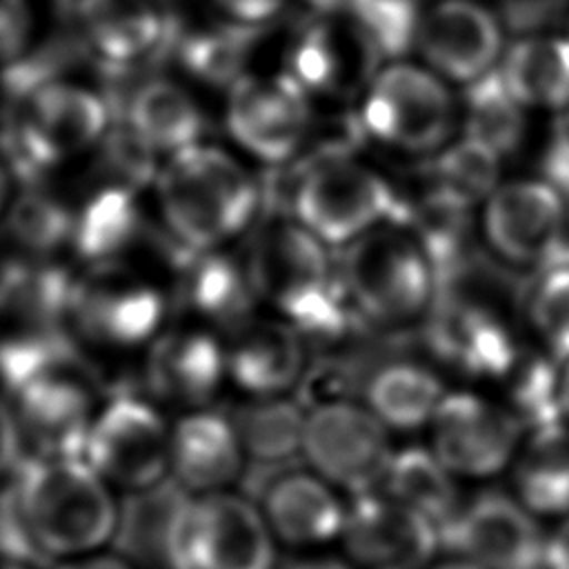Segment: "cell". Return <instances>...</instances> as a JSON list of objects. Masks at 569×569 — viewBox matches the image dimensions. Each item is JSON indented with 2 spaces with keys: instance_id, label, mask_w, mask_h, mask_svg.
Wrapping results in <instances>:
<instances>
[{
  "instance_id": "6da1fadb",
  "label": "cell",
  "mask_w": 569,
  "mask_h": 569,
  "mask_svg": "<svg viewBox=\"0 0 569 569\" xmlns=\"http://www.w3.org/2000/svg\"><path fill=\"white\" fill-rule=\"evenodd\" d=\"M520 289L509 276L476 253H467L436 276L427 336L431 349L449 365L496 378L518 365L511 316Z\"/></svg>"
},
{
  "instance_id": "7a4b0ae2",
  "label": "cell",
  "mask_w": 569,
  "mask_h": 569,
  "mask_svg": "<svg viewBox=\"0 0 569 569\" xmlns=\"http://www.w3.org/2000/svg\"><path fill=\"white\" fill-rule=\"evenodd\" d=\"M24 525L49 558H80L113 540L118 505L84 458L29 456L13 471Z\"/></svg>"
},
{
  "instance_id": "3957f363",
  "label": "cell",
  "mask_w": 569,
  "mask_h": 569,
  "mask_svg": "<svg viewBox=\"0 0 569 569\" xmlns=\"http://www.w3.org/2000/svg\"><path fill=\"white\" fill-rule=\"evenodd\" d=\"M156 191L167 229L187 251L220 249L251 222L260 198L231 153L202 142L167 158Z\"/></svg>"
},
{
  "instance_id": "277c9868",
  "label": "cell",
  "mask_w": 569,
  "mask_h": 569,
  "mask_svg": "<svg viewBox=\"0 0 569 569\" xmlns=\"http://www.w3.org/2000/svg\"><path fill=\"white\" fill-rule=\"evenodd\" d=\"M258 296H264L300 331L338 333L345 325V289L327 244L296 220L262 229L247 262Z\"/></svg>"
},
{
  "instance_id": "5b68a950",
  "label": "cell",
  "mask_w": 569,
  "mask_h": 569,
  "mask_svg": "<svg viewBox=\"0 0 569 569\" xmlns=\"http://www.w3.org/2000/svg\"><path fill=\"white\" fill-rule=\"evenodd\" d=\"M293 220L327 247H347L369 231L405 222L409 207L371 167L345 153L316 158L291 196Z\"/></svg>"
},
{
  "instance_id": "8992f818",
  "label": "cell",
  "mask_w": 569,
  "mask_h": 569,
  "mask_svg": "<svg viewBox=\"0 0 569 569\" xmlns=\"http://www.w3.org/2000/svg\"><path fill=\"white\" fill-rule=\"evenodd\" d=\"M338 273L345 296L382 325L418 318L436 296V269L413 231H405L400 222L347 244Z\"/></svg>"
},
{
  "instance_id": "52a82bcc",
  "label": "cell",
  "mask_w": 569,
  "mask_h": 569,
  "mask_svg": "<svg viewBox=\"0 0 569 569\" xmlns=\"http://www.w3.org/2000/svg\"><path fill=\"white\" fill-rule=\"evenodd\" d=\"M276 536L249 498L213 491L191 496L180 509L167 569H273Z\"/></svg>"
},
{
  "instance_id": "ba28073f",
  "label": "cell",
  "mask_w": 569,
  "mask_h": 569,
  "mask_svg": "<svg viewBox=\"0 0 569 569\" xmlns=\"http://www.w3.org/2000/svg\"><path fill=\"white\" fill-rule=\"evenodd\" d=\"M456 116L458 107L445 78L425 64L396 62L369 80L360 122L391 149L433 153L449 144Z\"/></svg>"
},
{
  "instance_id": "9c48e42d",
  "label": "cell",
  "mask_w": 569,
  "mask_h": 569,
  "mask_svg": "<svg viewBox=\"0 0 569 569\" xmlns=\"http://www.w3.org/2000/svg\"><path fill=\"white\" fill-rule=\"evenodd\" d=\"M20 100L22 111L7 131V156L27 178L82 153L109 124L107 100L80 84L51 80Z\"/></svg>"
},
{
  "instance_id": "30bf717a",
  "label": "cell",
  "mask_w": 569,
  "mask_h": 569,
  "mask_svg": "<svg viewBox=\"0 0 569 569\" xmlns=\"http://www.w3.org/2000/svg\"><path fill=\"white\" fill-rule=\"evenodd\" d=\"M302 458L331 487L376 491L393 458L387 425L365 405L327 400L307 411Z\"/></svg>"
},
{
  "instance_id": "8fae6325",
  "label": "cell",
  "mask_w": 569,
  "mask_h": 569,
  "mask_svg": "<svg viewBox=\"0 0 569 569\" xmlns=\"http://www.w3.org/2000/svg\"><path fill=\"white\" fill-rule=\"evenodd\" d=\"M171 429L156 407L120 393L93 416L82 458L109 485L140 491L169 478Z\"/></svg>"
},
{
  "instance_id": "7c38bea8",
  "label": "cell",
  "mask_w": 569,
  "mask_h": 569,
  "mask_svg": "<svg viewBox=\"0 0 569 569\" xmlns=\"http://www.w3.org/2000/svg\"><path fill=\"white\" fill-rule=\"evenodd\" d=\"M311 122L307 89L291 76H242L231 84L227 129L262 162H287L302 147Z\"/></svg>"
},
{
  "instance_id": "4fadbf2b",
  "label": "cell",
  "mask_w": 569,
  "mask_h": 569,
  "mask_svg": "<svg viewBox=\"0 0 569 569\" xmlns=\"http://www.w3.org/2000/svg\"><path fill=\"white\" fill-rule=\"evenodd\" d=\"M567 218L565 198L547 180H513L485 200L482 229L500 258L542 267L567 247Z\"/></svg>"
},
{
  "instance_id": "5bb4252c",
  "label": "cell",
  "mask_w": 569,
  "mask_h": 569,
  "mask_svg": "<svg viewBox=\"0 0 569 569\" xmlns=\"http://www.w3.org/2000/svg\"><path fill=\"white\" fill-rule=\"evenodd\" d=\"M431 431V449L451 473L485 478L511 462L522 425L509 407L469 391H453L442 398Z\"/></svg>"
},
{
  "instance_id": "9a60e30c",
  "label": "cell",
  "mask_w": 569,
  "mask_h": 569,
  "mask_svg": "<svg viewBox=\"0 0 569 569\" xmlns=\"http://www.w3.org/2000/svg\"><path fill=\"white\" fill-rule=\"evenodd\" d=\"M340 538L360 569H422L442 540L431 520L385 491L356 496Z\"/></svg>"
},
{
  "instance_id": "2e32d148",
  "label": "cell",
  "mask_w": 569,
  "mask_h": 569,
  "mask_svg": "<svg viewBox=\"0 0 569 569\" xmlns=\"http://www.w3.org/2000/svg\"><path fill=\"white\" fill-rule=\"evenodd\" d=\"M416 44L433 73L453 82H476L502 60V31L496 16L473 0H440L416 27Z\"/></svg>"
},
{
  "instance_id": "e0dca14e",
  "label": "cell",
  "mask_w": 569,
  "mask_h": 569,
  "mask_svg": "<svg viewBox=\"0 0 569 569\" xmlns=\"http://www.w3.org/2000/svg\"><path fill=\"white\" fill-rule=\"evenodd\" d=\"M442 538L482 569H540L547 542L533 513L496 491L462 507Z\"/></svg>"
},
{
  "instance_id": "ac0fdd59",
  "label": "cell",
  "mask_w": 569,
  "mask_h": 569,
  "mask_svg": "<svg viewBox=\"0 0 569 569\" xmlns=\"http://www.w3.org/2000/svg\"><path fill=\"white\" fill-rule=\"evenodd\" d=\"M16 418L24 445L40 458H82L93 422V402L80 365L51 371L20 387Z\"/></svg>"
},
{
  "instance_id": "d6986e66",
  "label": "cell",
  "mask_w": 569,
  "mask_h": 569,
  "mask_svg": "<svg viewBox=\"0 0 569 569\" xmlns=\"http://www.w3.org/2000/svg\"><path fill=\"white\" fill-rule=\"evenodd\" d=\"M69 311L89 338L102 345L131 347L156 333L164 305L153 287L129 273L107 269L73 284Z\"/></svg>"
},
{
  "instance_id": "ffe728a7",
  "label": "cell",
  "mask_w": 569,
  "mask_h": 569,
  "mask_svg": "<svg viewBox=\"0 0 569 569\" xmlns=\"http://www.w3.org/2000/svg\"><path fill=\"white\" fill-rule=\"evenodd\" d=\"M376 40L353 18L309 20L291 49V76L313 91H345L376 76Z\"/></svg>"
},
{
  "instance_id": "44dd1931",
  "label": "cell",
  "mask_w": 569,
  "mask_h": 569,
  "mask_svg": "<svg viewBox=\"0 0 569 569\" xmlns=\"http://www.w3.org/2000/svg\"><path fill=\"white\" fill-rule=\"evenodd\" d=\"M244 451L231 418L191 411L171 429L169 478L187 493L224 491L242 471Z\"/></svg>"
},
{
  "instance_id": "7402d4cb",
  "label": "cell",
  "mask_w": 569,
  "mask_h": 569,
  "mask_svg": "<svg viewBox=\"0 0 569 569\" xmlns=\"http://www.w3.org/2000/svg\"><path fill=\"white\" fill-rule=\"evenodd\" d=\"M227 373L253 396H280L305 369L300 329L280 320L247 318L224 347Z\"/></svg>"
},
{
  "instance_id": "603a6c76",
  "label": "cell",
  "mask_w": 569,
  "mask_h": 569,
  "mask_svg": "<svg viewBox=\"0 0 569 569\" xmlns=\"http://www.w3.org/2000/svg\"><path fill=\"white\" fill-rule=\"evenodd\" d=\"M262 513L278 540L309 547L340 536L347 509L318 473L284 469L264 485Z\"/></svg>"
},
{
  "instance_id": "cb8c5ba5",
  "label": "cell",
  "mask_w": 569,
  "mask_h": 569,
  "mask_svg": "<svg viewBox=\"0 0 569 569\" xmlns=\"http://www.w3.org/2000/svg\"><path fill=\"white\" fill-rule=\"evenodd\" d=\"M80 29L109 71H122L164 47L171 24L147 0H80Z\"/></svg>"
},
{
  "instance_id": "d4e9b609",
  "label": "cell",
  "mask_w": 569,
  "mask_h": 569,
  "mask_svg": "<svg viewBox=\"0 0 569 569\" xmlns=\"http://www.w3.org/2000/svg\"><path fill=\"white\" fill-rule=\"evenodd\" d=\"M224 373V347L204 331H171L153 345L147 360L153 393L180 405H200L211 398Z\"/></svg>"
},
{
  "instance_id": "484cf974",
  "label": "cell",
  "mask_w": 569,
  "mask_h": 569,
  "mask_svg": "<svg viewBox=\"0 0 569 569\" xmlns=\"http://www.w3.org/2000/svg\"><path fill=\"white\" fill-rule=\"evenodd\" d=\"M127 127L153 156H176L200 144L204 116L187 89L171 80L140 84L127 102Z\"/></svg>"
},
{
  "instance_id": "4316f807",
  "label": "cell",
  "mask_w": 569,
  "mask_h": 569,
  "mask_svg": "<svg viewBox=\"0 0 569 569\" xmlns=\"http://www.w3.org/2000/svg\"><path fill=\"white\" fill-rule=\"evenodd\" d=\"M498 73L525 109L569 107V38L518 40L502 53Z\"/></svg>"
},
{
  "instance_id": "83f0119b",
  "label": "cell",
  "mask_w": 569,
  "mask_h": 569,
  "mask_svg": "<svg viewBox=\"0 0 569 569\" xmlns=\"http://www.w3.org/2000/svg\"><path fill=\"white\" fill-rule=\"evenodd\" d=\"M191 498L171 478L140 489L129 491L118 509L116 545L120 553L131 560L162 562L167 567V549L176 518L184 502Z\"/></svg>"
},
{
  "instance_id": "f1b7e54d",
  "label": "cell",
  "mask_w": 569,
  "mask_h": 569,
  "mask_svg": "<svg viewBox=\"0 0 569 569\" xmlns=\"http://www.w3.org/2000/svg\"><path fill=\"white\" fill-rule=\"evenodd\" d=\"M518 500L540 516L569 513V425L531 431L516 460Z\"/></svg>"
},
{
  "instance_id": "f546056e",
  "label": "cell",
  "mask_w": 569,
  "mask_h": 569,
  "mask_svg": "<svg viewBox=\"0 0 569 569\" xmlns=\"http://www.w3.org/2000/svg\"><path fill=\"white\" fill-rule=\"evenodd\" d=\"M453 476L433 449L407 447L393 453L382 487L385 493L431 520L442 536L462 509Z\"/></svg>"
},
{
  "instance_id": "4dcf8cb0",
  "label": "cell",
  "mask_w": 569,
  "mask_h": 569,
  "mask_svg": "<svg viewBox=\"0 0 569 569\" xmlns=\"http://www.w3.org/2000/svg\"><path fill=\"white\" fill-rule=\"evenodd\" d=\"M244 458L267 469H287L302 456L307 411L282 396H256L231 418Z\"/></svg>"
},
{
  "instance_id": "1f68e13d",
  "label": "cell",
  "mask_w": 569,
  "mask_h": 569,
  "mask_svg": "<svg viewBox=\"0 0 569 569\" xmlns=\"http://www.w3.org/2000/svg\"><path fill=\"white\" fill-rule=\"evenodd\" d=\"M445 396L438 376L416 362H393L378 369L365 393L371 413L393 429H416L431 422Z\"/></svg>"
},
{
  "instance_id": "d6a6232c",
  "label": "cell",
  "mask_w": 569,
  "mask_h": 569,
  "mask_svg": "<svg viewBox=\"0 0 569 569\" xmlns=\"http://www.w3.org/2000/svg\"><path fill=\"white\" fill-rule=\"evenodd\" d=\"M193 258L184 273V298L200 316L236 327L247 320L256 293L251 273L229 256L213 251H189Z\"/></svg>"
},
{
  "instance_id": "836d02e7",
  "label": "cell",
  "mask_w": 569,
  "mask_h": 569,
  "mask_svg": "<svg viewBox=\"0 0 569 569\" xmlns=\"http://www.w3.org/2000/svg\"><path fill=\"white\" fill-rule=\"evenodd\" d=\"M138 213L129 184H111L96 191L73 218L71 240L91 260H109L136 236Z\"/></svg>"
},
{
  "instance_id": "e575fe53",
  "label": "cell",
  "mask_w": 569,
  "mask_h": 569,
  "mask_svg": "<svg viewBox=\"0 0 569 569\" xmlns=\"http://www.w3.org/2000/svg\"><path fill=\"white\" fill-rule=\"evenodd\" d=\"M465 136L500 158L511 153L525 133V107L509 93L498 71L469 84Z\"/></svg>"
},
{
  "instance_id": "d590c367",
  "label": "cell",
  "mask_w": 569,
  "mask_h": 569,
  "mask_svg": "<svg viewBox=\"0 0 569 569\" xmlns=\"http://www.w3.org/2000/svg\"><path fill=\"white\" fill-rule=\"evenodd\" d=\"M256 38V24H224L184 36L178 44V56L196 78L211 84H233L244 76L242 67Z\"/></svg>"
},
{
  "instance_id": "8d00e7d4",
  "label": "cell",
  "mask_w": 569,
  "mask_h": 569,
  "mask_svg": "<svg viewBox=\"0 0 569 569\" xmlns=\"http://www.w3.org/2000/svg\"><path fill=\"white\" fill-rule=\"evenodd\" d=\"M500 160L498 153L465 136L438 151L429 169V182L473 204L498 189Z\"/></svg>"
},
{
  "instance_id": "74e56055",
  "label": "cell",
  "mask_w": 569,
  "mask_h": 569,
  "mask_svg": "<svg viewBox=\"0 0 569 569\" xmlns=\"http://www.w3.org/2000/svg\"><path fill=\"white\" fill-rule=\"evenodd\" d=\"M531 322L553 360H569V247L538 267V278L527 293Z\"/></svg>"
},
{
  "instance_id": "f35d334b",
  "label": "cell",
  "mask_w": 569,
  "mask_h": 569,
  "mask_svg": "<svg viewBox=\"0 0 569 569\" xmlns=\"http://www.w3.org/2000/svg\"><path fill=\"white\" fill-rule=\"evenodd\" d=\"M9 222L13 236L33 249H51L67 238L71 240L73 231V216L42 193H27L16 200Z\"/></svg>"
},
{
  "instance_id": "ab89813d",
  "label": "cell",
  "mask_w": 569,
  "mask_h": 569,
  "mask_svg": "<svg viewBox=\"0 0 569 569\" xmlns=\"http://www.w3.org/2000/svg\"><path fill=\"white\" fill-rule=\"evenodd\" d=\"M31 27L27 0H0V62H18L31 38Z\"/></svg>"
},
{
  "instance_id": "60d3db41",
  "label": "cell",
  "mask_w": 569,
  "mask_h": 569,
  "mask_svg": "<svg viewBox=\"0 0 569 569\" xmlns=\"http://www.w3.org/2000/svg\"><path fill=\"white\" fill-rule=\"evenodd\" d=\"M24 460V438L13 409L0 402V476L16 471Z\"/></svg>"
},
{
  "instance_id": "b9f144b4",
  "label": "cell",
  "mask_w": 569,
  "mask_h": 569,
  "mask_svg": "<svg viewBox=\"0 0 569 569\" xmlns=\"http://www.w3.org/2000/svg\"><path fill=\"white\" fill-rule=\"evenodd\" d=\"M218 4L238 22L260 24L273 18L284 0H218Z\"/></svg>"
},
{
  "instance_id": "7bdbcfd3",
  "label": "cell",
  "mask_w": 569,
  "mask_h": 569,
  "mask_svg": "<svg viewBox=\"0 0 569 569\" xmlns=\"http://www.w3.org/2000/svg\"><path fill=\"white\" fill-rule=\"evenodd\" d=\"M542 569H569V516L547 538Z\"/></svg>"
},
{
  "instance_id": "ee69618b",
  "label": "cell",
  "mask_w": 569,
  "mask_h": 569,
  "mask_svg": "<svg viewBox=\"0 0 569 569\" xmlns=\"http://www.w3.org/2000/svg\"><path fill=\"white\" fill-rule=\"evenodd\" d=\"M56 569H133V565L124 556L113 553H87L80 558H69Z\"/></svg>"
},
{
  "instance_id": "f6af8a7d",
  "label": "cell",
  "mask_w": 569,
  "mask_h": 569,
  "mask_svg": "<svg viewBox=\"0 0 569 569\" xmlns=\"http://www.w3.org/2000/svg\"><path fill=\"white\" fill-rule=\"evenodd\" d=\"M558 391H560V407H562V416L569 422V360H565L562 369H560V382H558Z\"/></svg>"
},
{
  "instance_id": "bcb514c9",
  "label": "cell",
  "mask_w": 569,
  "mask_h": 569,
  "mask_svg": "<svg viewBox=\"0 0 569 569\" xmlns=\"http://www.w3.org/2000/svg\"><path fill=\"white\" fill-rule=\"evenodd\" d=\"M284 569H345V567L329 560H293Z\"/></svg>"
},
{
  "instance_id": "7dc6e473",
  "label": "cell",
  "mask_w": 569,
  "mask_h": 569,
  "mask_svg": "<svg viewBox=\"0 0 569 569\" xmlns=\"http://www.w3.org/2000/svg\"><path fill=\"white\" fill-rule=\"evenodd\" d=\"M9 198V169L0 162V211Z\"/></svg>"
},
{
  "instance_id": "c3c4849f",
  "label": "cell",
  "mask_w": 569,
  "mask_h": 569,
  "mask_svg": "<svg viewBox=\"0 0 569 569\" xmlns=\"http://www.w3.org/2000/svg\"><path fill=\"white\" fill-rule=\"evenodd\" d=\"M436 569H482V567H478L476 562H471V560H453V562H445V565H440V567H436Z\"/></svg>"
},
{
  "instance_id": "681fc988",
  "label": "cell",
  "mask_w": 569,
  "mask_h": 569,
  "mask_svg": "<svg viewBox=\"0 0 569 569\" xmlns=\"http://www.w3.org/2000/svg\"><path fill=\"white\" fill-rule=\"evenodd\" d=\"M0 569H33V567L27 565V562L11 560V558H2V556H0Z\"/></svg>"
},
{
  "instance_id": "f907efd6",
  "label": "cell",
  "mask_w": 569,
  "mask_h": 569,
  "mask_svg": "<svg viewBox=\"0 0 569 569\" xmlns=\"http://www.w3.org/2000/svg\"><path fill=\"white\" fill-rule=\"evenodd\" d=\"M567 109H569V107H567Z\"/></svg>"
}]
</instances>
